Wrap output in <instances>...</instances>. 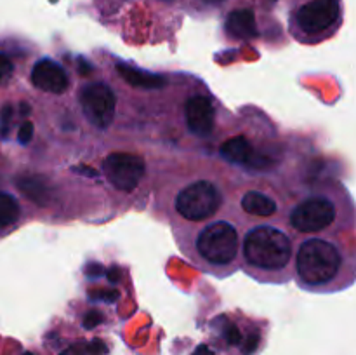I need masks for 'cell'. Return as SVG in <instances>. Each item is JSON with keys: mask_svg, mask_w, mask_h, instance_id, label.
Returning <instances> with one entry per match:
<instances>
[{"mask_svg": "<svg viewBox=\"0 0 356 355\" xmlns=\"http://www.w3.org/2000/svg\"><path fill=\"white\" fill-rule=\"evenodd\" d=\"M294 247L285 230L275 225H256L243 237V260L256 274H280L291 265Z\"/></svg>", "mask_w": 356, "mask_h": 355, "instance_id": "6da1fadb", "label": "cell"}, {"mask_svg": "<svg viewBox=\"0 0 356 355\" xmlns=\"http://www.w3.org/2000/svg\"><path fill=\"white\" fill-rule=\"evenodd\" d=\"M343 251L336 242L322 237H309L296 251V271L299 284L306 289L329 285L343 268Z\"/></svg>", "mask_w": 356, "mask_h": 355, "instance_id": "7a4b0ae2", "label": "cell"}, {"mask_svg": "<svg viewBox=\"0 0 356 355\" xmlns=\"http://www.w3.org/2000/svg\"><path fill=\"white\" fill-rule=\"evenodd\" d=\"M238 230L226 219L209 223L197 237V251L205 261L212 265L233 263L238 254Z\"/></svg>", "mask_w": 356, "mask_h": 355, "instance_id": "3957f363", "label": "cell"}, {"mask_svg": "<svg viewBox=\"0 0 356 355\" xmlns=\"http://www.w3.org/2000/svg\"><path fill=\"white\" fill-rule=\"evenodd\" d=\"M176 211L191 221L212 218L222 204V194L212 181L198 180L184 187L176 197Z\"/></svg>", "mask_w": 356, "mask_h": 355, "instance_id": "277c9868", "label": "cell"}, {"mask_svg": "<svg viewBox=\"0 0 356 355\" xmlns=\"http://www.w3.org/2000/svg\"><path fill=\"white\" fill-rule=\"evenodd\" d=\"M336 205L325 195H312L294 205L289 223L301 233H318L336 221Z\"/></svg>", "mask_w": 356, "mask_h": 355, "instance_id": "5b68a950", "label": "cell"}, {"mask_svg": "<svg viewBox=\"0 0 356 355\" xmlns=\"http://www.w3.org/2000/svg\"><path fill=\"white\" fill-rule=\"evenodd\" d=\"M79 100L83 115L94 127H110L117 111V96L110 86L103 82L87 84L80 90Z\"/></svg>", "mask_w": 356, "mask_h": 355, "instance_id": "8992f818", "label": "cell"}, {"mask_svg": "<svg viewBox=\"0 0 356 355\" xmlns=\"http://www.w3.org/2000/svg\"><path fill=\"white\" fill-rule=\"evenodd\" d=\"M106 180L120 191H132L145 178V159L136 153H111L103 164Z\"/></svg>", "mask_w": 356, "mask_h": 355, "instance_id": "52a82bcc", "label": "cell"}, {"mask_svg": "<svg viewBox=\"0 0 356 355\" xmlns=\"http://www.w3.org/2000/svg\"><path fill=\"white\" fill-rule=\"evenodd\" d=\"M341 17V0H309L296 14V23L306 35L329 31Z\"/></svg>", "mask_w": 356, "mask_h": 355, "instance_id": "ba28073f", "label": "cell"}, {"mask_svg": "<svg viewBox=\"0 0 356 355\" xmlns=\"http://www.w3.org/2000/svg\"><path fill=\"white\" fill-rule=\"evenodd\" d=\"M184 118H186V125L191 134L198 136V138H207L214 131L216 108L207 96L197 94L186 101Z\"/></svg>", "mask_w": 356, "mask_h": 355, "instance_id": "9c48e42d", "label": "cell"}, {"mask_svg": "<svg viewBox=\"0 0 356 355\" xmlns=\"http://www.w3.org/2000/svg\"><path fill=\"white\" fill-rule=\"evenodd\" d=\"M31 84L47 94H63L68 89L70 80L59 63L51 58H42L31 70Z\"/></svg>", "mask_w": 356, "mask_h": 355, "instance_id": "30bf717a", "label": "cell"}, {"mask_svg": "<svg viewBox=\"0 0 356 355\" xmlns=\"http://www.w3.org/2000/svg\"><path fill=\"white\" fill-rule=\"evenodd\" d=\"M226 31L232 37L240 38V40H247V38L257 37V24L256 16L250 9H238L233 10L228 17H226Z\"/></svg>", "mask_w": 356, "mask_h": 355, "instance_id": "8fae6325", "label": "cell"}, {"mask_svg": "<svg viewBox=\"0 0 356 355\" xmlns=\"http://www.w3.org/2000/svg\"><path fill=\"white\" fill-rule=\"evenodd\" d=\"M118 73L124 77L125 82L129 86L136 87V89H143V90H155V89H162L165 86V79L159 73L153 72H146V70L136 68V66H129V65H118L117 66Z\"/></svg>", "mask_w": 356, "mask_h": 355, "instance_id": "7c38bea8", "label": "cell"}, {"mask_svg": "<svg viewBox=\"0 0 356 355\" xmlns=\"http://www.w3.org/2000/svg\"><path fill=\"white\" fill-rule=\"evenodd\" d=\"M219 152H221L222 159L228 160V162L236 164V166H250L256 150L252 148V145H250L245 136H236V138L222 143Z\"/></svg>", "mask_w": 356, "mask_h": 355, "instance_id": "4fadbf2b", "label": "cell"}, {"mask_svg": "<svg viewBox=\"0 0 356 355\" xmlns=\"http://www.w3.org/2000/svg\"><path fill=\"white\" fill-rule=\"evenodd\" d=\"M242 209L257 218H270L277 212V202L270 195L257 190H249L242 197Z\"/></svg>", "mask_w": 356, "mask_h": 355, "instance_id": "5bb4252c", "label": "cell"}, {"mask_svg": "<svg viewBox=\"0 0 356 355\" xmlns=\"http://www.w3.org/2000/svg\"><path fill=\"white\" fill-rule=\"evenodd\" d=\"M17 188L23 191V195H26L31 202L35 204H47L49 202V184L45 183L44 178H38V176H23V178H17L16 181Z\"/></svg>", "mask_w": 356, "mask_h": 355, "instance_id": "9a60e30c", "label": "cell"}, {"mask_svg": "<svg viewBox=\"0 0 356 355\" xmlns=\"http://www.w3.org/2000/svg\"><path fill=\"white\" fill-rule=\"evenodd\" d=\"M21 205L14 195L0 191V230L9 228L19 219Z\"/></svg>", "mask_w": 356, "mask_h": 355, "instance_id": "2e32d148", "label": "cell"}, {"mask_svg": "<svg viewBox=\"0 0 356 355\" xmlns=\"http://www.w3.org/2000/svg\"><path fill=\"white\" fill-rule=\"evenodd\" d=\"M61 355H106V347L101 340H94L86 345H73Z\"/></svg>", "mask_w": 356, "mask_h": 355, "instance_id": "e0dca14e", "label": "cell"}, {"mask_svg": "<svg viewBox=\"0 0 356 355\" xmlns=\"http://www.w3.org/2000/svg\"><path fill=\"white\" fill-rule=\"evenodd\" d=\"M13 72H14L13 61H10L3 52H0V86L6 84L7 80L13 77Z\"/></svg>", "mask_w": 356, "mask_h": 355, "instance_id": "ac0fdd59", "label": "cell"}, {"mask_svg": "<svg viewBox=\"0 0 356 355\" xmlns=\"http://www.w3.org/2000/svg\"><path fill=\"white\" fill-rule=\"evenodd\" d=\"M222 338H225L228 345H238L242 341V334H240L238 327L229 322L222 327Z\"/></svg>", "mask_w": 356, "mask_h": 355, "instance_id": "d6986e66", "label": "cell"}, {"mask_svg": "<svg viewBox=\"0 0 356 355\" xmlns=\"http://www.w3.org/2000/svg\"><path fill=\"white\" fill-rule=\"evenodd\" d=\"M103 322V313L97 312V310H90L86 317H83V327L86 329H94L96 326Z\"/></svg>", "mask_w": 356, "mask_h": 355, "instance_id": "ffe728a7", "label": "cell"}, {"mask_svg": "<svg viewBox=\"0 0 356 355\" xmlns=\"http://www.w3.org/2000/svg\"><path fill=\"white\" fill-rule=\"evenodd\" d=\"M33 124L31 122H23V125L19 127V131H17V139H19V143H23V145H26V143L31 141V138H33Z\"/></svg>", "mask_w": 356, "mask_h": 355, "instance_id": "44dd1931", "label": "cell"}, {"mask_svg": "<svg viewBox=\"0 0 356 355\" xmlns=\"http://www.w3.org/2000/svg\"><path fill=\"white\" fill-rule=\"evenodd\" d=\"M90 299H101L106 303H115L118 299L117 291H104V292H90Z\"/></svg>", "mask_w": 356, "mask_h": 355, "instance_id": "7402d4cb", "label": "cell"}, {"mask_svg": "<svg viewBox=\"0 0 356 355\" xmlns=\"http://www.w3.org/2000/svg\"><path fill=\"white\" fill-rule=\"evenodd\" d=\"M257 345H259V338H257V336H250L249 340L245 341V347L242 348L243 355H252L254 352H256Z\"/></svg>", "mask_w": 356, "mask_h": 355, "instance_id": "603a6c76", "label": "cell"}, {"mask_svg": "<svg viewBox=\"0 0 356 355\" xmlns=\"http://www.w3.org/2000/svg\"><path fill=\"white\" fill-rule=\"evenodd\" d=\"M87 277H101L104 274V268L99 263H89L86 267Z\"/></svg>", "mask_w": 356, "mask_h": 355, "instance_id": "cb8c5ba5", "label": "cell"}, {"mask_svg": "<svg viewBox=\"0 0 356 355\" xmlns=\"http://www.w3.org/2000/svg\"><path fill=\"white\" fill-rule=\"evenodd\" d=\"M104 274L108 275V281H110L111 284H115V282L120 281V271H118L117 267H111L110 270H104Z\"/></svg>", "mask_w": 356, "mask_h": 355, "instance_id": "d4e9b609", "label": "cell"}, {"mask_svg": "<svg viewBox=\"0 0 356 355\" xmlns=\"http://www.w3.org/2000/svg\"><path fill=\"white\" fill-rule=\"evenodd\" d=\"M193 355H214V352H212L207 345H200V347L193 352Z\"/></svg>", "mask_w": 356, "mask_h": 355, "instance_id": "484cf974", "label": "cell"}, {"mask_svg": "<svg viewBox=\"0 0 356 355\" xmlns=\"http://www.w3.org/2000/svg\"><path fill=\"white\" fill-rule=\"evenodd\" d=\"M205 2H212V3H216V2H221V0H205Z\"/></svg>", "mask_w": 356, "mask_h": 355, "instance_id": "4316f807", "label": "cell"}, {"mask_svg": "<svg viewBox=\"0 0 356 355\" xmlns=\"http://www.w3.org/2000/svg\"><path fill=\"white\" fill-rule=\"evenodd\" d=\"M23 355H33V354H31V352H24Z\"/></svg>", "mask_w": 356, "mask_h": 355, "instance_id": "83f0119b", "label": "cell"}]
</instances>
